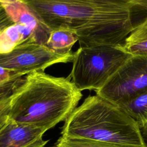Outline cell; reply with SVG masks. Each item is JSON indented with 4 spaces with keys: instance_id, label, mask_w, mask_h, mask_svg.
<instances>
[{
    "instance_id": "1",
    "label": "cell",
    "mask_w": 147,
    "mask_h": 147,
    "mask_svg": "<svg viewBox=\"0 0 147 147\" xmlns=\"http://www.w3.org/2000/svg\"><path fill=\"white\" fill-rule=\"evenodd\" d=\"M49 32L67 29L80 47L123 44L147 18V9L94 0H20Z\"/></svg>"
},
{
    "instance_id": "2",
    "label": "cell",
    "mask_w": 147,
    "mask_h": 147,
    "mask_svg": "<svg viewBox=\"0 0 147 147\" xmlns=\"http://www.w3.org/2000/svg\"><path fill=\"white\" fill-rule=\"evenodd\" d=\"M82 96L69 75L56 77L44 71L31 72L11 95L9 117L46 132L65 121Z\"/></svg>"
},
{
    "instance_id": "3",
    "label": "cell",
    "mask_w": 147,
    "mask_h": 147,
    "mask_svg": "<svg viewBox=\"0 0 147 147\" xmlns=\"http://www.w3.org/2000/svg\"><path fill=\"white\" fill-rule=\"evenodd\" d=\"M61 136L123 147H146L138 124L118 106L97 95L87 97L65 120Z\"/></svg>"
},
{
    "instance_id": "4",
    "label": "cell",
    "mask_w": 147,
    "mask_h": 147,
    "mask_svg": "<svg viewBox=\"0 0 147 147\" xmlns=\"http://www.w3.org/2000/svg\"><path fill=\"white\" fill-rule=\"evenodd\" d=\"M131 55L121 45L79 47L74 52L71 81L81 91L100 89Z\"/></svg>"
},
{
    "instance_id": "5",
    "label": "cell",
    "mask_w": 147,
    "mask_h": 147,
    "mask_svg": "<svg viewBox=\"0 0 147 147\" xmlns=\"http://www.w3.org/2000/svg\"><path fill=\"white\" fill-rule=\"evenodd\" d=\"M73 56L72 52H57L32 37L10 51L0 54V68L27 75L33 72L44 71L54 64L72 62Z\"/></svg>"
},
{
    "instance_id": "6",
    "label": "cell",
    "mask_w": 147,
    "mask_h": 147,
    "mask_svg": "<svg viewBox=\"0 0 147 147\" xmlns=\"http://www.w3.org/2000/svg\"><path fill=\"white\" fill-rule=\"evenodd\" d=\"M146 90L147 55H131L95 92L117 105Z\"/></svg>"
},
{
    "instance_id": "7",
    "label": "cell",
    "mask_w": 147,
    "mask_h": 147,
    "mask_svg": "<svg viewBox=\"0 0 147 147\" xmlns=\"http://www.w3.org/2000/svg\"><path fill=\"white\" fill-rule=\"evenodd\" d=\"M0 5L14 24L32 30L37 41L46 44L49 31L43 26L20 0H0Z\"/></svg>"
},
{
    "instance_id": "8",
    "label": "cell",
    "mask_w": 147,
    "mask_h": 147,
    "mask_svg": "<svg viewBox=\"0 0 147 147\" xmlns=\"http://www.w3.org/2000/svg\"><path fill=\"white\" fill-rule=\"evenodd\" d=\"M45 131L10 119L0 129V147H24L42 138Z\"/></svg>"
},
{
    "instance_id": "9",
    "label": "cell",
    "mask_w": 147,
    "mask_h": 147,
    "mask_svg": "<svg viewBox=\"0 0 147 147\" xmlns=\"http://www.w3.org/2000/svg\"><path fill=\"white\" fill-rule=\"evenodd\" d=\"M32 37L37 40L31 29L22 25L13 24L0 32V54L10 51L18 45Z\"/></svg>"
},
{
    "instance_id": "10",
    "label": "cell",
    "mask_w": 147,
    "mask_h": 147,
    "mask_svg": "<svg viewBox=\"0 0 147 147\" xmlns=\"http://www.w3.org/2000/svg\"><path fill=\"white\" fill-rule=\"evenodd\" d=\"M117 106L135 121L140 129L147 125V90Z\"/></svg>"
},
{
    "instance_id": "11",
    "label": "cell",
    "mask_w": 147,
    "mask_h": 147,
    "mask_svg": "<svg viewBox=\"0 0 147 147\" xmlns=\"http://www.w3.org/2000/svg\"><path fill=\"white\" fill-rule=\"evenodd\" d=\"M123 49L131 55H147V18L125 38Z\"/></svg>"
},
{
    "instance_id": "12",
    "label": "cell",
    "mask_w": 147,
    "mask_h": 147,
    "mask_svg": "<svg viewBox=\"0 0 147 147\" xmlns=\"http://www.w3.org/2000/svg\"><path fill=\"white\" fill-rule=\"evenodd\" d=\"M76 41L78 38L74 32L61 28L49 32L46 45L57 52L65 53L71 52V48Z\"/></svg>"
},
{
    "instance_id": "13",
    "label": "cell",
    "mask_w": 147,
    "mask_h": 147,
    "mask_svg": "<svg viewBox=\"0 0 147 147\" xmlns=\"http://www.w3.org/2000/svg\"><path fill=\"white\" fill-rule=\"evenodd\" d=\"M52 147H123L111 143L86 138L61 136Z\"/></svg>"
},
{
    "instance_id": "14",
    "label": "cell",
    "mask_w": 147,
    "mask_h": 147,
    "mask_svg": "<svg viewBox=\"0 0 147 147\" xmlns=\"http://www.w3.org/2000/svg\"><path fill=\"white\" fill-rule=\"evenodd\" d=\"M94 1H107L110 2L114 3L119 5L136 6V7H142L147 9V0H94Z\"/></svg>"
},
{
    "instance_id": "15",
    "label": "cell",
    "mask_w": 147,
    "mask_h": 147,
    "mask_svg": "<svg viewBox=\"0 0 147 147\" xmlns=\"http://www.w3.org/2000/svg\"><path fill=\"white\" fill-rule=\"evenodd\" d=\"M14 23L0 5V32Z\"/></svg>"
},
{
    "instance_id": "16",
    "label": "cell",
    "mask_w": 147,
    "mask_h": 147,
    "mask_svg": "<svg viewBox=\"0 0 147 147\" xmlns=\"http://www.w3.org/2000/svg\"><path fill=\"white\" fill-rule=\"evenodd\" d=\"M48 142V140H45L42 138H41L24 147H45Z\"/></svg>"
},
{
    "instance_id": "17",
    "label": "cell",
    "mask_w": 147,
    "mask_h": 147,
    "mask_svg": "<svg viewBox=\"0 0 147 147\" xmlns=\"http://www.w3.org/2000/svg\"><path fill=\"white\" fill-rule=\"evenodd\" d=\"M141 130L146 147H147V125L143 128L141 129Z\"/></svg>"
},
{
    "instance_id": "18",
    "label": "cell",
    "mask_w": 147,
    "mask_h": 147,
    "mask_svg": "<svg viewBox=\"0 0 147 147\" xmlns=\"http://www.w3.org/2000/svg\"><path fill=\"white\" fill-rule=\"evenodd\" d=\"M51 147H52V146H51Z\"/></svg>"
}]
</instances>
